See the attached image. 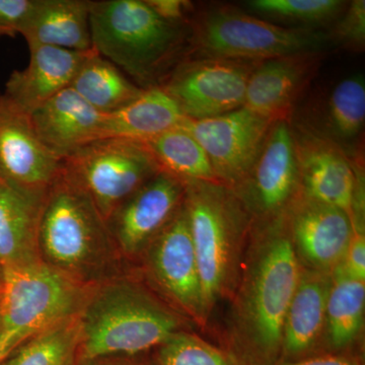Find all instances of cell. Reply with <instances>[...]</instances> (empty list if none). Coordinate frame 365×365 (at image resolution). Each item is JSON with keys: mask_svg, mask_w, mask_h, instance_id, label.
<instances>
[{"mask_svg": "<svg viewBox=\"0 0 365 365\" xmlns=\"http://www.w3.org/2000/svg\"><path fill=\"white\" fill-rule=\"evenodd\" d=\"M300 266L287 213L253 222L232 297L225 351L237 365H274Z\"/></svg>", "mask_w": 365, "mask_h": 365, "instance_id": "cell-1", "label": "cell"}, {"mask_svg": "<svg viewBox=\"0 0 365 365\" xmlns=\"http://www.w3.org/2000/svg\"><path fill=\"white\" fill-rule=\"evenodd\" d=\"M91 48L139 88L162 86L190 50L189 24L158 16L145 0L91 1Z\"/></svg>", "mask_w": 365, "mask_h": 365, "instance_id": "cell-2", "label": "cell"}, {"mask_svg": "<svg viewBox=\"0 0 365 365\" xmlns=\"http://www.w3.org/2000/svg\"><path fill=\"white\" fill-rule=\"evenodd\" d=\"M38 249L43 263L83 287L117 277L119 251L107 222L62 167L43 202Z\"/></svg>", "mask_w": 365, "mask_h": 365, "instance_id": "cell-3", "label": "cell"}, {"mask_svg": "<svg viewBox=\"0 0 365 365\" xmlns=\"http://www.w3.org/2000/svg\"><path fill=\"white\" fill-rule=\"evenodd\" d=\"M78 319L86 360L155 349L188 322L138 281L119 277L91 290Z\"/></svg>", "mask_w": 365, "mask_h": 365, "instance_id": "cell-4", "label": "cell"}, {"mask_svg": "<svg viewBox=\"0 0 365 365\" xmlns=\"http://www.w3.org/2000/svg\"><path fill=\"white\" fill-rule=\"evenodd\" d=\"M184 206L209 319L234 292L253 220L234 190L218 182H185Z\"/></svg>", "mask_w": 365, "mask_h": 365, "instance_id": "cell-5", "label": "cell"}, {"mask_svg": "<svg viewBox=\"0 0 365 365\" xmlns=\"http://www.w3.org/2000/svg\"><path fill=\"white\" fill-rule=\"evenodd\" d=\"M93 288L78 284L42 261L4 269L0 348L11 353L36 334L78 317Z\"/></svg>", "mask_w": 365, "mask_h": 365, "instance_id": "cell-6", "label": "cell"}, {"mask_svg": "<svg viewBox=\"0 0 365 365\" xmlns=\"http://www.w3.org/2000/svg\"><path fill=\"white\" fill-rule=\"evenodd\" d=\"M190 49L203 58L263 61L321 51L330 36L274 25L232 6L211 9L190 24Z\"/></svg>", "mask_w": 365, "mask_h": 365, "instance_id": "cell-7", "label": "cell"}, {"mask_svg": "<svg viewBox=\"0 0 365 365\" xmlns=\"http://www.w3.org/2000/svg\"><path fill=\"white\" fill-rule=\"evenodd\" d=\"M62 170L81 187L106 222L120 204L160 173V165L143 141L101 138L61 160Z\"/></svg>", "mask_w": 365, "mask_h": 365, "instance_id": "cell-8", "label": "cell"}, {"mask_svg": "<svg viewBox=\"0 0 365 365\" xmlns=\"http://www.w3.org/2000/svg\"><path fill=\"white\" fill-rule=\"evenodd\" d=\"M148 279L163 299L196 325H207L195 250L184 203L143 252Z\"/></svg>", "mask_w": 365, "mask_h": 365, "instance_id": "cell-9", "label": "cell"}, {"mask_svg": "<svg viewBox=\"0 0 365 365\" xmlns=\"http://www.w3.org/2000/svg\"><path fill=\"white\" fill-rule=\"evenodd\" d=\"M259 61L185 59L162 86L186 119H208L244 107L250 76Z\"/></svg>", "mask_w": 365, "mask_h": 365, "instance_id": "cell-10", "label": "cell"}, {"mask_svg": "<svg viewBox=\"0 0 365 365\" xmlns=\"http://www.w3.org/2000/svg\"><path fill=\"white\" fill-rule=\"evenodd\" d=\"M232 190L253 222L287 213L300 192L294 134L288 120L274 122L248 176Z\"/></svg>", "mask_w": 365, "mask_h": 365, "instance_id": "cell-11", "label": "cell"}, {"mask_svg": "<svg viewBox=\"0 0 365 365\" xmlns=\"http://www.w3.org/2000/svg\"><path fill=\"white\" fill-rule=\"evenodd\" d=\"M274 123L242 107L208 119L185 120L207 155L217 182L237 188L253 167Z\"/></svg>", "mask_w": 365, "mask_h": 365, "instance_id": "cell-12", "label": "cell"}, {"mask_svg": "<svg viewBox=\"0 0 365 365\" xmlns=\"http://www.w3.org/2000/svg\"><path fill=\"white\" fill-rule=\"evenodd\" d=\"M300 193L344 210L352 220L355 197L364 188L359 160L302 124L292 126Z\"/></svg>", "mask_w": 365, "mask_h": 365, "instance_id": "cell-13", "label": "cell"}, {"mask_svg": "<svg viewBox=\"0 0 365 365\" xmlns=\"http://www.w3.org/2000/svg\"><path fill=\"white\" fill-rule=\"evenodd\" d=\"M61 172V160L40 140L30 115L0 96V180L45 198Z\"/></svg>", "mask_w": 365, "mask_h": 365, "instance_id": "cell-14", "label": "cell"}, {"mask_svg": "<svg viewBox=\"0 0 365 365\" xmlns=\"http://www.w3.org/2000/svg\"><path fill=\"white\" fill-rule=\"evenodd\" d=\"M184 198L185 182L165 170L144 182L107 220L119 253L130 258L143 255Z\"/></svg>", "mask_w": 365, "mask_h": 365, "instance_id": "cell-15", "label": "cell"}, {"mask_svg": "<svg viewBox=\"0 0 365 365\" xmlns=\"http://www.w3.org/2000/svg\"><path fill=\"white\" fill-rule=\"evenodd\" d=\"M287 218L300 267L332 273L342 263L353 235L351 218L344 210L299 192Z\"/></svg>", "mask_w": 365, "mask_h": 365, "instance_id": "cell-16", "label": "cell"}, {"mask_svg": "<svg viewBox=\"0 0 365 365\" xmlns=\"http://www.w3.org/2000/svg\"><path fill=\"white\" fill-rule=\"evenodd\" d=\"M321 51L259 61L247 86L244 107L271 121L288 115L321 64Z\"/></svg>", "mask_w": 365, "mask_h": 365, "instance_id": "cell-17", "label": "cell"}, {"mask_svg": "<svg viewBox=\"0 0 365 365\" xmlns=\"http://www.w3.org/2000/svg\"><path fill=\"white\" fill-rule=\"evenodd\" d=\"M331 283L332 273L300 267L283 324L280 360L292 361L322 353Z\"/></svg>", "mask_w": 365, "mask_h": 365, "instance_id": "cell-18", "label": "cell"}, {"mask_svg": "<svg viewBox=\"0 0 365 365\" xmlns=\"http://www.w3.org/2000/svg\"><path fill=\"white\" fill-rule=\"evenodd\" d=\"M104 117L71 86L30 114L36 134L60 160L102 138Z\"/></svg>", "mask_w": 365, "mask_h": 365, "instance_id": "cell-19", "label": "cell"}, {"mask_svg": "<svg viewBox=\"0 0 365 365\" xmlns=\"http://www.w3.org/2000/svg\"><path fill=\"white\" fill-rule=\"evenodd\" d=\"M30 61L14 71L6 83L4 97L30 115L60 91L71 86L88 52L52 46H29Z\"/></svg>", "mask_w": 365, "mask_h": 365, "instance_id": "cell-20", "label": "cell"}, {"mask_svg": "<svg viewBox=\"0 0 365 365\" xmlns=\"http://www.w3.org/2000/svg\"><path fill=\"white\" fill-rule=\"evenodd\" d=\"M90 14L91 0H34L21 35L28 46L91 51Z\"/></svg>", "mask_w": 365, "mask_h": 365, "instance_id": "cell-21", "label": "cell"}, {"mask_svg": "<svg viewBox=\"0 0 365 365\" xmlns=\"http://www.w3.org/2000/svg\"><path fill=\"white\" fill-rule=\"evenodd\" d=\"M45 198L0 182V268L39 262L38 232Z\"/></svg>", "mask_w": 365, "mask_h": 365, "instance_id": "cell-22", "label": "cell"}, {"mask_svg": "<svg viewBox=\"0 0 365 365\" xmlns=\"http://www.w3.org/2000/svg\"><path fill=\"white\" fill-rule=\"evenodd\" d=\"M186 117L162 86L146 88L117 112L105 115L102 138L117 137L148 143L182 126Z\"/></svg>", "mask_w": 365, "mask_h": 365, "instance_id": "cell-23", "label": "cell"}, {"mask_svg": "<svg viewBox=\"0 0 365 365\" xmlns=\"http://www.w3.org/2000/svg\"><path fill=\"white\" fill-rule=\"evenodd\" d=\"M364 309L365 281L336 268L327 300L322 353H353L364 332Z\"/></svg>", "mask_w": 365, "mask_h": 365, "instance_id": "cell-24", "label": "cell"}, {"mask_svg": "<svg viewBox=\"0 0 365 365\" xmlns=\"http://www.w3.org/2000/svg\"><path fill=\"white\" fill-rule=\"evenodd\" d=\"M365 122V83L361 74L342 79L329 93L316 123L304 125L353 158Z\"/></svg>", "mask_w": 365, "mask_h": 365, "instance_id": "cell-25", "label": "cell"}, {"mask_svg": "<svg viewBox=\"0 0 365 365\" xmlns=\"http://www.w3.org/2000/svg\"><path fill=\"white\" fill-rule=\"evenodd\" d=\"M71 88L103 115L117 112L143 91L93 50L86 54Z\"/></svg>", "mask_w": 365, "mask_h": 365, "instance_id": "cell-26", "label": "cell"}, {"mask_svg": "<svg viewBox=\"0 0 365 365\" xmlns=\"http://www.w3.org/2000/svg\"><path fill=\"white\" fill-rule=\"evenodd\" d=\"M146 144L160 169L181 181L217 182L202 146L184 127L170 129Z\"/></svg>", "mask_w": 365, "mask_h": 365, "instance_id": "cell-27", "label": "cell"}, {"mask_svg": "<svg viewBox=\"0 0 365 365\" xmlns=\"http://www.w3.org/2000/svg\"><path fill=\"white\" fill-rule=\"evenodd\" d=\"M78 317L24 341L0 365H76L81 343Z\"/></svg>", "mask_w": 365, "mask_h": 365, "instance_id": "cell-28", "label": "cell"}, {"mask_svg": "<svg viewBox=\"0 0 365 365\" xmlns=\"http://www.w3.org/2000/svg\"><path fill=\"white\" fill-rule=\"evenodd\" d=\"M153 365H237L225 349L187 330L155 348Z\"/></svg>", "mask_w": 365, "mask_h": 365, "instance_id": "cell-29", "label": "cell"}, {"mask_svg": "<svg viewBox=\"0 0 365 365\" xmlns=\"http://www.w3.org/2000/svg\"><path fill=\"white\" fill-rule=\"evenodd\" d=\"M248 6L270 18L302 24H323L342 11L339 0H253Z\"/></svg>", "mask_w": 365, "mask_h": 365, "instance_id": "cell-30", "label": "cell"}, {"mask_svg": "<svg viewBox=\"0 0 365 365\" xmlns=\"http://www.w3.org/2000/svg\"><path fill=\"white\" fill-rule=\"evenodd\" d=\"M331 37L341 45L351 50L360 51L364 47V0H355L349 4L342 20L337 24Z\"/></svg>", "mask_w": 365, "mask_h": 365, "instance_id": "cell-31", "label": "cell"}, {"mask_svg": "<svg viewBox=\"0 0 365 365\" xmlns=\"http://www.w3.org/2000/svg\"><path fill=\"white\" fill-rule=\"evenodd\" d=\"M34 0H0V37L21 34Z\"/></svg>", "mask_w": 365, "mask_h": 365, "instance_id": "cell-32", "label": "cell"}, {"mask_svg": "<svg viewBox=\"0 0 365 365\" xmlns=\"http://www.w3.org/2000/svg\"><path fill=\"white\" fill-rule=\"evenodd\" d=\"M353 279L365 281V232L364 225H354L353 235L344 260L338 266Z\"/></svg>", "mask_w": 365, "mask_h": 365, "instance_id": "cell-33", "label": "cell"}, {"mask_svg": "<svg viewBox=\"0 0 365 365\" xmlns=\"http://www.w3.org/2000/svg\"><path fill=\"white\" fill-rule=\"evenodd\" d=\"M148 6L165 20L178 24H189L191 2L185 0H145Z\"/></svg>", "mask_w": 365, "mask_h": 365, "instance_id": "cell-34", "label": "cell"}, {"mask_svg": "<svg viewBox=\"0 0 365 365\" xmlns=\"http://www.w3.org/2000/svg\"><path fill=\"white\" fill-rule=\"evenodd\" d=\"M274 365H364L355 353H319L313 356L292 361L279 360Z\"/></svg>", "mask_w": 365, "mask_h": 365, "instance_id": "cell-35", "label": "cell"}, {"mask_svg": "<svg viewBox=\"0 0 365 365\" xmlns=\"http://www.w3.org/2000/svg\"><path fill=\"white\" fill-rule=\"evenodd\" d=\"M9 354H11V353L7 352L6 350L1 349V348H0V364H1V362L4 361V360L6 359Z\"/></svg>", "mask_w": 365, "mask_h": 365, "instance_id": "cell-36", "label": "cell"}, {"mask_svg": "<svg viewBox=\"0 0 365 365\" xmlns=\"http://www.w3.org/2000/svg\"><path fill=\"white\" fill-rule=\"evenodd\" d=\"M2 278H4V270L0 268V290H1Z\"/></svg>", "mask_w": 365, "mask_h": 365, "instance_id": "cell-37", "label": "cell"}, {"mask_svg": "<svg viewBox=\"0 0 365 365\" xmlns=\"http://www.w3.org/2000/svg\"><path fill=\"white\" fill-rule=\"evenodd\" d=\"M0 331H1V319H0Z\"/></svg>", "mask_w": 365, "mask_h": 365, "instance_id": "cell-38", "label": "cell"}, {"mask_svg": "<svg viewBox=\"0 0 365 365\" xmlns=\"http://www.w3.org/2000/svg\"><path fill=\"white\" fill-rule=\"evenodd\" d=\"M0 38H1V37H0ZM0 96H1V93H0Z\"/></svg>", "mask_w": 365, "mask_h": 365, "instance_id": "cell-39", "label": "cell"}, {"mask_svg": "<svg viewBox=\"0 0 365 365\" xmlns=\"http://www.w3.org/2000/svg\"><path fill=\"white\" fill-rule=\"evenodd\" d=\"M0 182H2L1 180H0Z\"/></svg>", "mask_w": 365, "mask_h": 365, "instance_id": "cell-40", "label": "cell"}]
</instances>
